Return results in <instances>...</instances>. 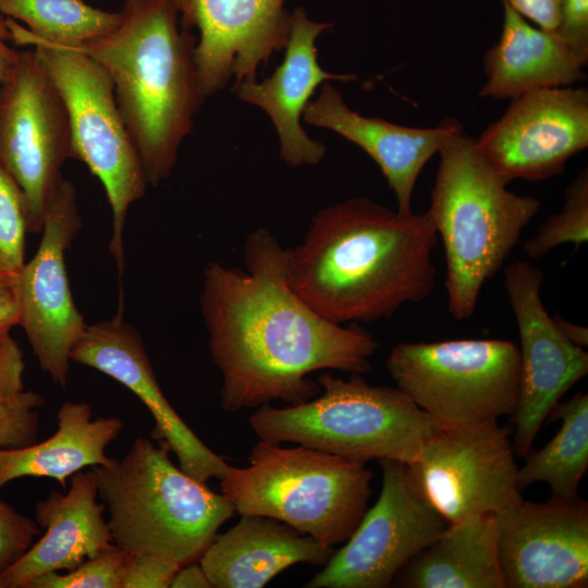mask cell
<instances>
[{
	"label": "cell",
	"mask_w": 588,
	"mask_h": 588,
	"mask_svg": "<svg viewBox=\"0 0 588 588\" xmlns=\"http://www.w3.org/2000/svg\"><path fill=\"white\" fill-rule=\"evenodd\" d=\"M45 397L33 391L0 402V448H22L36 442Z\"/></svg>",
	"instance_id": "4dcf8cb0"
},
{
	"label": "cell",
	"mask_w": 588,
	"mask_h": 588,
	"mask_svg": "<svg viewBox=\"0 0 588 588\" xmlns=\"http://www.w3.org/2000/svg\"><path fill=\"white\" fill-rule=\"evenodd\" d=\"M11 41L34 48L68 110L71 158L85 163L101 182L112 213L109 250L121 279L123 233L133 203L145 196L148 181L139 155L119 110L111 77L95 59L76 47L29 37L8 19Z\"/></svg>",
	"instance_id": "ba28073f"
},
{
	"label": "cell",
	"mask_w": 588,
	"mask_h": 588,
	"mask_svg": "<svg viewBox=\"0 0 588 588\" xmlns=\"http://www.w3.org/2000/svg\"><path fill=\"white\" fill-rule=\"evenodd\" d=\"M439 155L427 211L444 247L449 311L461 321L473 316L482 286L501 269L541 203L509 191V182L463 131Z\"/></svg>",
	"instance_id": "277c9868"
},
{
	"label": "cell",
	"mask_w": 588,
	"mask_h": 588,
	"mask_svg": "<svg viewBox=\"0 0 588 588\" xmlns=\"http://www.w3.org/2000/svg\"><path fill=\"white\" fill-rule=\"evenodd\" d=\"M287 250L265 228L244 244L246 270L210 262L200 309L212 360L222 378L225 412L256 409L273 400L287 405L320 392L307 378L318 370L365 373L378 344L358 323L319 315L292 289Z\"/></svg>",
	"instance_id": "6da1fadb"
},
{
	"label": "cell",
	"mask_w": 588,
	"mask_h": 588,
	"mask_svg": "<svg viewBox=\"0 0 588 588\" xmlns=\"http://www.w3.org/2000/svg\"><path fill=\"white\" fill-rule=\"evenodd\" d=\"M171 588H212L198 561L181 566L174 574Z\"/></svg>",
	"instance_id": "f35d334b"
},
{
	"label": "cell",
	"mask_w": 588,
	"mask_h": 588,
	"mask_svg": "<svg viewBox=\"0 0 588 588\" xmlns=\"http://www.w3.org/2000/svg\"><path fill=\"white\" fill-rule=\"evenodd\" d=\"M170 450L137 438L121 458L91 467L113 543L180 566L198 561L235 509L180 467Z\"/></svg>",
	"instance_id": "5b68a950"
},
{
	"label": "cell",
	"mask_w": 588,
	"mask_h": 588,
	"mask_svg": "<svg viewBox=\"0 0 588 588\" xmlns=\"http://www.w3.org/2000/svg\"><path fill=\"white\" fill-rule=\"evenodd\" d=\"M0 13L23 22L29 37L68 47L110 33L122 19L120 11L101 10L84 0H0Z\"/></svg>",
	"instance_id": "4316f807"
},
{
	"label": "cell",
	"mask_w": 588,
	"mask_h": 588,
	"mask_svg": "<svg viewBox=\"0 0 588 588\" xmlns=\"http://www.w3.org/2000/svg\"><path fill=\"white\" fill-rule=\"evenodd\" d=\"M125 558L126 553L113 544L65 574L42 575L29 588H121Z\"/></svg>",
	"instance_id": "f546056e"
},
{
	"label": "cell",
	"mask_w": 588,
	"mask_h": 588,
	"mask_svg": "<svg viewBox=\"0 0 588 588\" xmlns=\"http://www.w3.org/2000/svg\"><path fill=\"white\" fill-rule=\"evenodd\" d=\"M543 30L558 33L562 22V0H503Z\"/></svg>",
	"instance_id": "d590c367"
},
{
	"label": "cell",
	"mask_w": 588,
	"mask_h": 588,
	"mask_svg": "<svg viewBox=\"0 0 588 588\" xmlns=\"http://www.w3.org/2000/svg\"><path fill=\"white\" fill-rule=\"evenodd\" d=\"M120 24L79 47L108 72L149 185L168 180L205 96L197 39L174 0L124 1Z\"/></svg>",
	"instance_id": "3957f363"
},
{
	"label": "cell",
	"mask_w": 588,
	"mask_h": 588,
	"mask_svg": "<svg viewBox=\"0 0 588 588\" xmlns=\"http://www.w3.org/2000/svg\"><path fill=\"white\" fill-rule=\"evenodd\" d=\"M17 272L0 266V331L19 326Z\"/></svg>",
	"instance_id": "8d00e7d4"
},
{
	"label": "cell",
	"mask_w": 588,
	"mask_h": 588,
	"mask_svg": "<svg viewBox=\"0 0 588 588\" xmlns=\"http://www.w3.org/2000/svg\"><path fill=\"white\" fill-rule=\"evenodd\" d=\"M438 233L428 211L401 215L366 197L317 212L302 242L286 248L295 293L328 320L372 322L433 287Z\"/></svg>",
	"instance_id": "7a4b0ae2"
},
{
	"label": "cell",
	"mask_w": 588,
	"mask_h": 588,
	"mask_svg": "<svg viewBox=\"0 0 588 588\" xmlns=\"http://www.w3.org/2000/svg\"><path fill=\"white\" fill-rule=\"evenodd\" d=\"M562 420L558 433L541 450L528 453L518 468L522 490L532 483L550 486L552 497L573 499L588 466V394L579 392L568 401L558 403L548 416Z\"/></svg>",
	"instance_id": "484cf974"
},
{
	"label": "cell",
	"mask_w": 588,
	"mask_h": 588,
	"mask_svg": "<svg viewBox=\"0 0 588 588\" xmlns=\"http://www.w3.org/2000/svg\"><path fill=\"white\" fill-rule=\"evenodd\" d=\"M542 280L541 270L525 260L512 262L504 272L520 340L518 400L511 416L517 456L529 453L551 411L588 372L587 352L561 333L543 306Z\"/></svg>",
	"instance_id": "5bb4252c"
},
{
	"label": "cell",
	"mask_w": 588,
	"mask_h": 588,
	"mask_svg": "<svg viewBox=\"0 0 588 588\" xmlns=\"http://www.w3.org/2000/svg\"><path fill=\"white\" fill-rule=\"evenodd\" d=\"M317 396L285 407L265 404L249 425L259 440L294 443L366 463L409 464L441 427L400 389L372 385L359 373L348 379L322 371Z\"/></svg>",
	"instance_id": "8992f818"
},
{
	"label": "cell",
	"mask_w": 588,
	"mask_h": 588,
	"mask_svg": "<svg viewBox=\"0 0 588 588\" xmlns=\"http://www.w3.org/2000/svg\"><path fill=\"white\" fill-rule=\"evenodd\" d=\"M558 35L571 47L583 66L588 63V0H562Z\"/></svg>",
	"instance_id": "836d02e7"
},
{
	"label": "cell",
	"mask_w": 588,
	"mask_h": 588,
	"mask_svg": "<svg viewBox=\"0 0 588 588\" xmlns=\"http://www.w3.org/2000/svg\"><path fill=\"white\" fill-rule=\"evenodd\" d=\"M73 363L102 372L132 391L149 411L151 437L168 446L179 467L207 482L221 479L229 464L184 422L164 396L137 329L118 310L110 320L87 324L70 355Z\"/></svg>",
	"instance_id": "ac0fdd59"
},
{
	"label": "cell",
	"mask_w": 588,
	"mask_h": 588,
	"mask_svg": "<svg viewBox=\"0 0 588 588\" xmlns=\"http://www.w3.org/2000/svg\"><path fill=\"white\" fill-rule=\"evenodd\" d=\"M335 548L272 517L242 515L216 534L198 562L212 588H261L298 564L324 566Z\"/></svg>",
	"instance_id": "7402d4cb"
},
{
	"label": "cell",
	"mask_w": 588,
	"mask_h": 588,
	"mask_svg": "<svg viewBox=\"0 0 588 588\" xmlns=\"http://www.w3.org/2000/svg\"><path fill=\"white\" fill-rule=\"evenodd\" d=\"M184 28H197L195 63L208 97L234 77L255 81L258 68L285 47L291 13L284 0H174Z\"/></svg>",
	"instance_id": "e0dca14e"
},
{
	"label": "cell",
	"mask_w": 588,
	"mask_h": 588,
	"mask_svg": "<svg viewBox=\"0 0 588 588\" xmlns=\"http://www.w3.org/2000/svg\"><path fill=\"white\" fill-rule=\"evenodd\" d=\"M29 232L26 198L0 164V266L19 271L25 264V240Z\"/></svg>",
	"instance_id": "f1b7e54d"
},
{
	"label": "cell",
	"mask_w": 588,
	"mask_h": 588,
	"mask_svg": "<svg viewBox=\"0 0 588 588\" xmlns=\"http://www.w3.org/2000/svg\"><path fill=\"white\" fill-rule=\"evenodd\" d=\"M552 318L558 329L571 343L583 348L588 345V329L586 327L572 323L559 315H554Z\"/></svg>",
	"instance_id": "ab89813d"
},
{
	"label": "cell",
	"mask_w": 588,
	"mask_h": 588,
	"mask_svg": "<svg viewBox=\"0 0 588 588\" xmlns=\"http://www.w3.org/2000/svg\"><path fill=\"white\" fill-rule=\"evenodd\" d=\"M304 121L328 128L360 147L379 166L393 191L397 212L409 215L417 179L430 158L457 133L462 124L445 119L434 127H408L369 118L350 109L341 93L326 82L306 106Z\"/></svg>",
	"instance_id": "ffe728a7"
},
{
	"label": "cell",
	"mask_w": 588,
	"mask_h": 588,
	"mask_svg": "<svg viewBox=\"0 0 588 588\" xmlns=\"http://www.w3.org/2000/svg\"><path fill=\"white\" fill-rule=\"evenodd\" d=\"M57 427L39 443L0 448V489L23 477L52 478L66 489L73 474L110 462L106 449L119 437L123 422L115 416L93 418L88 403L66 401L57 413Z\"/></svg>",
	"instance_id": "cb8c5ba5"
},
{
	"label": "cell",
	"mask_w": 588,
	"mask_h": 588,
	"mask_svg": "<svg viewBox=\"0 0 588 588\" xmlns=\"http://www.w3.org/2000/svg\"><path fill=\"white\" fill-rule=\"evenodd\" d=\"M405 588H505L493 514H479L446 528L399 572Z\"/></svg>",
	"instance_id": "d4e9b609"
},
{
	"label": "cell",
	"mask_w": 588,
	"mask_h": 588,
	"mask_svg": "<svg viewBox=\"0 0 588 588\" xmlns=\"http://www.w3.org/2000/svg\"><path fill=\"white\" fill-rule=\"evenodd\" d=\"M505 588L588 586V504L523 499L493 514Z\"/></svg>",
	"instance_id": "2e32d148"
},
{
	"label": "cell",
	"mask_w": 588,
	"mask_h": 588,
	"mask_svg": "<svg viewBox=\"0 0 588 588\" xmlns=\"http://www.w3.org/2000/svg\"><path fill=\"white\" fill-rule=\"evenodd\" d=\"M24 354L10 331H0V402L24 391Z\"/></svg>",
	"instance_id": "e575fe53"
},
{
	"label": "cell",
	"mask_w": 588,
	"mask_h": 588,
	"mask_svg": "<svg viewBox=\"0 0 588 588\" xmlns=\"http://www.w3.org/2000/svg\"><path fill=\"white\" fill-rule=\"evenodd\" d=\"M387 368L396 388L440 427L511 417L517 405L520 357L511 341L399 343Z\"/></svg>",
	"instance_id": "9c48e42d"
},
{
	"label": "cell",
	"mask_w": 588,
	"mask_h": 588,
	"mask_svg": "<svg viewBox=\"0 0 588 588\" xmlns=\"http://www.w3.org/2000/svg\"><path fill=\"white\" fill-rule=\"evenodd\" d=\"M70 158L64 101L37 51H20L14 72L0 83V164L26 198L30 233H41L49 204L63 180L62 166Z\"/></svg>",
	"instance_id": "8fae6325"
},
{
	"label": "cell",
	"mask_w": 588,
	"mask_h": 588,
	"mask_svg": "<svg viewBox=\"0 0 588 588\" xmlns=\"http://www.w3.org/2000/svg\"><path fill=\"white\" fill-rule=\"evenodd\" d=\"M475 143L509 183L559 175L588 146V90L555 87L515 97Z\"/></svg>",
	"instance_id": "9a60e30c"
},
{
	"label": "cell",
	"mask_w": 588,
	"mask_h": 588,
	"mask_svg": "<svg viewBox=\"0 0 588 588\" xmlns=\"http://www.w3.org/2000/svg\"><path fill=\"white\" fill-rule=\"evenodd\" d=\"M512 430L498 420L441 427L405 464L415 490L449 524L522 500Z\"/></svg>",
	"instance_id": "30bf717a"
},
{
	"label": "cell",
	"mask_w": 588,
	"mask_h": 588,
	"mask_svg": "<svg viewBox=\"0 0 588 588\" xmlns=\"http://www.w3.org/2000/svg\"><path fill=\"white\" fill-rule=\"evenodd\" d=\"M246 467L229 466L221 494L241 515L281 520L335 547L348 539L367 511L372 471L365 463L297 445L259 440Z\"/></svg>",
	"instance_id": "52a82bcc"
},
{
	"label": "cell",
	"mask_w": 588,
	"mask_h": 588,
	"mask_svg": "<svg viewBox=\"0 0 588 588\" xmlns=\"http://www.w3.org/2000/svg\"><path fill=\"white\" fill-rule=\"evenodd\" d=\"M331 27L329 23L310 21L305 9L297 8L291 13L282 63L262 82L244 81L234 86L241 100L261 108L270 117L280 140V157L293 168L317 164L326 152L323 144L311 139L301 124L317 87L328 79H356L354 74L326 72L318 63L316 39Z\"/></svg>",
	"instance_id": "d6986e66"
},
{
	"label": "cell",
	"mask_w": 588,
	"mask_h": 588,
	"mask_svg": "<svg viewBox=\"0 0 588 588\" xmlns=\"http://www.w3.org/2000/svg\"><path fill=\"white\" fill-rule=\"evenodd\" d=\"M588 240V171L581 170L564 191L561 210L549 216L524 244L530 259L571 243L578 249Z\"/></svg>",
	"instance_id": "83f0119b"
},
{
	"label": "cell",
	"mask_w": 588,
	"mask_h": 588,
	"mask_svg": "<svg viewBox=\"0 0 588 588\" xmlns=\"http://www.w3.org/2000/svg\"><path fill=\"white\" fill-rule=\"evenodd\" d=\"M81 226L75 186L63 179L47 209L40 244L17 272L19 326L40 368L62 388L71 351L87 326L75 306L65 265Z\"/></svg>",
	"instance_id": "4fadbf2b"
},
{
	"label": "cell",
	"mask_w": 588,
	"mask_h": 588,
	"mask_svg": "<svg viewBox=\"0 0 588 588\" xmlns=\"http://www.w3.org/2000/svg\"><path fill=\"white\" fill-rule=\"evenodd\" d=\"M38 535L36 522L0 501V574L29 549Z\"/></svg>",
	"instance_id": "1f68e13d"
},
{
	"label": "cell",
	"mask_w": 588,
	"mask_h": 588,
	"mask_svg": "<svg viewBox=\"0 0 588 588\" xmlns=\"http://www.w3.org/2000/svg\"><path fill=\"white\" fill-rule=\"evenodd\" d=\"M382 486L344 547L304 587L387 588L448 526L413 487L405 464L379 460Z\"/></svg>",
	"instance_id": "7c38bea8"
},
{
	"label": "cell",
	"mask_w": 588,
	"mask_h": 588,
	"mask_svg": "<svg viewBox=\"0 0 588 588\" xmlns=\"http://www.w3.org/2000/svg\"><path fill=\"white\" fill-rule=\"evenodd\" d=\"M503 8L500 39L483 58L487 81L480 97L513 99L585 77L584 66L558 33L530 25L504 1Z\"/></svg>",
	"instance_id": "603a6c76"
},
{
	"label": "cell",
	"mask_w": 588,
	"mask_h": 588,
	"mask_svg": "<svg viewBox=\"0 0 588 588\" xmlns=\"http://www.w3.org/2000/svg\"><path fill=\"white\" fill-rule=\"evenodd\" d=\"M69 479L66 493L52 491L37 503L35 522L46 531L0 574V588H29L42 575L70 571L114 544L106 507L97 501L94 470H79Z\"/></svg>",
	"instance_id": "44dd1931"
},
{
	"label": "cell",
	"mask_w": 588,
	"mask_h": 588,
	"mask_svg": "<svg viewBox=\"0 0 588 588\" xmlns=\"http://www.w3.org/2000/svg\"><path fill=\"white\" fill-rule=\"evenodd\" d=\"M10 41L8 17L0 13V83L10 78L20 59V51L11 47Z\"/></svg>",
	"instance_id": "74e56055"
},
{
	"label": "cell",
	"mask_w": 588,
	"mask_h": 588,
	"mask_svg": "<svg viewBox=\"0 0 588 588\" xmlns=\"http://www.w3.org/2000/svg\"><path fill=\"white\" fill-rule=\"evenodd\" d=\"M124 1H132V0H124Z\"/></svg>",
	"instance_id": "60d3db41"
},
{
	"label": "cell",
	"mask_w": 588,
	"mask_h": 588,
	"mask_svg": "<svg viewBox=\"0 0 588 588\" xmlns=\"http://www.w3.org/2000/svg\"><path fill=\"white\" fill-rule=\"evenodd\" d=\"M181 566L147 554H126L121 588H168Z\"/></svg>",
	"instance_id": "d6a6232c"
}]
</instances>
